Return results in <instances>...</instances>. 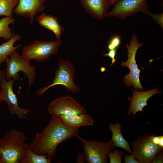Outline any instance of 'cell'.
Returning <instances> with one entry per match:
<instances>
[{"mask_svg":"<svg viewBox=\"0 0 163 163\" xmlns=\"http://www.w3.org/2000/svg\"><path fill=\"white\" fill-rule=\"evenodd\" d=\"M78 129L69 127L58 117H52L42 132L37 133L30 146L33 152L39 155H46L51 162L55 157L57 146L61 143L76 136Z\"/></svg>","mask_w":163,"mask_h":163,"instance_id":"1","label":"cell"},{"mask_svg":"<svg viewBox=\"0 0 163 163\" xmlns=\"http://www.w3.org/2000/svg\"><path fill=\"white\" fill-rule=\"evenodd\" d=\"M23 131L12 130L0 137V163H20L28 144Z\"/></svg>","mask_w":163,"mask_h":163,"instance_id":"2","label":"cell"},{"mask_svg":"<svg viewBox=\"0 0 163 163\" xmlns=\"http://www.w3.org/2000/svg\"><path fill=\"white\" fill-rule=\"evenodd\" d=\"M31 60L20 55L15 50L5 60L6 67L5 70V78L6 80H12L14 82L18 81L20 78L18 73H24L27 77L28 87H30L35 80L36 68L30 64Z\"/></svg>","mask_w":163,"mask_h":163,"instance_id":"3","label":"cell"},{"mask_svg":"<svg viewBox=\"0 0 163 163\" xmlns=\"http://www.w3.org/2000/svg\"><path fill=\"white\" fill-rule=\"evenodd\" d=\"M59 67L55 72V77L52 83L46 87L37 89L36 94L38 96L43 94L50 88L54 86L61 85L65 86L67 90L74 94L80 92L79 89L75 83V66L69 60L59 59Z\"/></svg>","mask_w":163,"mask_h":163,"instance_id":"4","label":"cell"},{"mask_svg":"<svg viewBox=\"0 0 163 163\" xmlns=\"http://www.w3.org/2000/svg\"><path fill=\"white\" fill-rule=\"evenodd\" d=\"M138 42L137 37L133 34L129 41V45L128 43L125 45L128 50L127 60L125 62H122L121 64L123 66L127 67L130 70L129 73L125 76L123 79L125 85L128 87L133 85L136 90L139 89L143 90L139 80L140 70L138 68L136 60L137 50L143 45L142 42L139 43Z\"/></svg>","mask_w":163,"mask_h":163,"instance_id":"5","label":"cell"},{"mask_svg":"<svg viewBox=\"0 0 163 163\" xmlns=\"http://www.w3.org/2000/svg\"><path fill=\"white\" fill-rule=\"evenodd\" d=\"M76 137L83 144L85 161L88 163H107L108 153L116 147L111 139L105 142Z\"/></svg>","mask_w":163,"mask_h":163,"instance_id":"6","label":"cell"},{"mask_svg":"<svg viewBox=\"0 0 163 163\" xmlns=\"http://www.w3.org/2000/svg\"><path fill=\"white\" fill-rule=\"evenodd\" d=\"M61 43V40L51 41L36 40L30 45L24 46L21 55L31 60L44 62L51 56L58 53Z\"/></svg>","mask_w":163,"mask_h":163,"instance_id":"7","label":"cell"},{"mask_svg":"<svg viewBox=\"0 0 163 163\" xmlns=\"http://www.w3.org/2000/svg\"><path fill=\"white\" fill-rule=\"evenodd\" d=\"M133 146L131 155L139 163H150L162 151L163 148L152 142L149 135H144L131 142Z\"/></svg>","mask_w":163,"mask_h":163,"instance_id":"8","label":"cell"},{"mask_svg":"<svg viewBox=\"0 0 163 163\" xmlns=\"http://www.w3.org/2000/svg\"><path fill=\"white\" fill-rule=\"evenodd\" d=\"M47 110L52 117L61 115H73L86 113V110L71 96H62L53 100Z\"/></svg>","mask_w":163,"mask_h":163,"instance_id":"9","label":"cell"},{"mask_svg":"<svg viewBox=\"0 0 163 163\" xmlns=\"http://www.w3.org/2000/svg\"><path fill=\"white\" fill-rule=\"evenodd\" d=\"M148 0H118L112 9L107 14L106 17L115 16L124 19L139 12L148 14L150 12L146 3Z\"/></svg>","mask_w":163,"mask_h":163,"instance_id":"10","label":"cell"},{"mask_svg":"<svg viewBox=\"0 0 163 163\" xmlns=\"http://www.w3.org/2000/svg\"><path fill=\"white\" fill-rule=\"evenodd\" d=\"M14 82L11 79L6 80L4 70L0 83V87L2 88L1 97L2 101L7 104L11 114L13 115L16 114L20 120H22L25 118L31 110L19 106L17 98L13 90Z\"/></svg>","mask_w":163,"mask_h":163,"instance_id":"11","label":"cell"},{"mask_svg":"<svg viewBox=\"0 0 163 163\" xmlns=\"http://www.w3.org/2000/svg\"><path fill=\"white\" fill-rule=\"evenodd\" d=\"M46 0H19L17 6L13 10L15 14L28 19L32 24L38 12L43 11Z\"/></svg>","mask_w":163,"mask_h":163,"instance_id":"12","label":"cell"},{"mask_svg":"<svg viewBox=\"0 0 163 163\" xmlns=\"http://www.w3.org/2000/svg\"><path fill=\"white\" fill-rule=\"evenodd\" d=\"M131 91L133 93L132 97H127L130 102V104L127 114L129 116L132 114L133 117L138 112L142 111L143 108L148 105L147 101L149 98L155 94L161 92L158 91L157 88L147 91H136L132 89Z\"/></svg>","mask_w":163,"mask_h":163,"instance_id":"13","label":"cell"},{"mask_svg":"<svg viewBox=\"0 0 163 163\" xmlns=\"http://www.w3.org/2000/svg\"><path fill=\"white\" fill-rule=\"evenodd\" d=\"M86 12L96 19H104L111 5L110 0H80Z\"/></svg>","mask_w":163,"mask_h":163,"instance_id":"14","label":"cell"},{"mask_svg":"<svg viewBox=\"0 0 163 163\" xmlns=\"http://www.w3.org/2000/svg\"><path fill=\"white\" fill-rule=\"evenodd\" d=\"M58 118L66 126L72 128L92 126L94 122L91 116L86 113L73 115H61Z\"/></svg>","mask_w":163,"mask_h":163,"instance_id":"15","label":"cell"},{"mask_svg":"<svg viewBox=\"0 0 163 163\" xmlns=\"http://www.w3.org/2000/svg\"><path fill=\"white\" fill-rule=\"evenodd\" d=\"M36 20L41 26L52 31L56 36V40H60L65 29L59 24L56 17L43 13L36 17Z\"/></svg>","mask_w":163,"mask_h":163,"instance_id":"16","label":"cell"},{"mask_svg":"<svg viewBox=\"0 0 163 163\" xmlns=\"http://www.w3.org/2000/svg\"><path fill=\"white\" fill-rule=\"evenodd\" d=\"M109 129L112 133L111 140L116 147L121 148L131 153L129 143L124 139L121 133V125L118 123H111L109 125Z\"/></svg>","mask_w":163,"mask_h":163,"instance_id":"17","label":"cell"},{"mask_svg":"<svg viewBox=\"0 0 163 163\" xmlns=\"http://www.w3.org/2000/svg\"><path fill=\"white\" fill-rule=\"evenodd\" d=\"M21 39V36L13 32V37L6 42L0 45V67L5 61L7 58L10 56L17 48L20 47L22 44L14 46L15 42Z\"/></svg>","mask_w":163,"mask_h":163,"instance_id":"18","label":"cell"},{"mask_svg":"<svg viewBox=\"0 0 163 163\" xmlns=\"http://www.w3.org/2000/svg\"><path fill=\"white\" fill-rule=\"evenodd\" d=\"M46 155H39L32 151L28 143L20 163H50Z\"/></svg>","mask_w":163,"mask_h":163,"instance_id":"19","label":"cell"},{"mask_svg":"<svg viewBox=\"0 0 163 163\" xmlns=\"http://www.w3.org/2000/svg\"><path fill=\"white\" fill-rule=\"evenodd\" d=\"M15 21L13 17H6L0 19V38H3L7 41L13 37V32L9 25L14 24Z\"/></svg>","mask_w":163,"mask_h":163,"instance_id":"20","label":"cell"},{"mask_svg":"<svg viewBox=\"0 0 163 163\" xmlns=\"http://www.w3.org/2000/svg\"><path fill=\"white\" fill-rule=\"evenodd\" d=\"M19 0H0V16L12 17L14 8L18 5Z\"/></svg>","mask_w":163,"mask_h":163,"instance_id":"21","label":"cell"},{"mask_svg":"<svg viewBox=\"0 0 163 163\" xmlns=\"http://www.w3.org/2000/svg\"><path fill=\"white\" fill-rule=\"evenodd\" d=\"M124 155L123 152L121 151L115 149L113 152L110 151L108 156L110 163H121V159Z\"/></svg>","mask_w":163,"mask_h":163,"instance_id":"22","label":"cell"},{"mask_svg":"<svg viewBox=\"0 0 163 163\" xmlns=\"http://www.w3.org/2000/svg\"><path fill=\"white\" fill-rule=\"evenodd\" d=\"M121 42V38L119 35L113 36L110 40L107 45L108 50L114 49H117L120 46Z\"/></svg>","mask_w":163,"mask_h":163,"instance_id":"23","label":"cell"},{"mask_svg":"<svg viewBox=\"0 0 163 163\" xmlns=\"http://www.w3.org/2000/svg\"><path fill=\"white\" fill-rule=\"evenodd\" d=\"M150 141L157 145L163 148V136H156L152 134L149 135Z\"/></svg>","mask_w":163,"mask_h":163,"instance_id":"24","label":"cell"},{"mask_svg":"<svg viewBox=\"0 0 163 163\" xmlns=\"http://www.w3.org/2000/svg\"><path fill=\"white\" fill-rule=\"evenodd\" d=\"M148 14L158 25L163 29V14H158L149 12Z\"/></svg>","mask_w":163,"mask_h":163,"instance_id":"25","label":"cell"},{"mask_svg":"<svg viewBox=\"0 0 163 163\" xmlns=\"http://www.w3.org/2000/svg\"><path fill=\"white\" fill-rule=\"evenodd\" d=\"M117 50V49H116L108 50V51L107 53L104 54V56H108L111 59V66L113 65L116 60L115 57L116 55Z\"/></svg>","mask_w":163,"mask_h":163,"instance_id":"26","label":"cell"},{"mask_svg":"<svg viewBox=\"0 0 163 163\" xmlns=\"http://www.w3.org/2000/svg\"><path fill=\"white\" fill-rule=\"evenodd\" d=\"M124 161L125 163H139L132 155H125Z\"/></svg>","mask_w":163,"mask_h":163,"instance_id":"27","label":"cell"},{"mask_svg":"<svg viewBox=\"0 0 163 163\" xmlns=\"http://www.w3.org/2000/svg\"><path fill=\"white\" fill-rule=\"evenodd\" d=\"M152 162L153 163H161L163 162L162 151L155 157Z\"/></svg>","mask_w":163,"mask_h":163,"instance_id":"28","label":"cell"},{"mask_svg":"<svg viewBox=\"0 0 163 163\" xmlns=\"http://www.w3.org/2000/svg\"><path fill=\"white\" fill-rule=\"evenodd\" d=\"M76 161L77 163H84L85 161L83 154L79 153L78 154Z\"/></svg>","mask_w":163,"mask_h":163,"instance_id":"29","label":"cell"},{"mask_svg":"<svg viewBox=\"0 0 163 163\" xmlns=\"http://www.w3.org/2000/svg\"><path fill=\"white\" fill-rule=\"evenodd\" d=\"M4 70L3 71L0 70V83L1 81V80L2 79L3 76V74L4 72ZM2 99L1 97V91H0V104L2 103Z\"/></svg>","mask_w":163,"mask_h":163,"instance_id":"30","label":"cell"},{"mask_svg":"<svg viewBox=\"0 0 163 163\" xmlns=\"http://www.w3.org/2000/svg\"><path fill=\"white\" fill-rule=\"evenodd\" d=\"M118 0H110L111 5H113Z\"/></svg>","mask_w":163,"mask_h":163,"instance_id":"31","label":"cell"},{"mask_svg":"<svg viewBox=\"0 0 163 163\" xmlns=\"http://www.w3.org/2000/svg\"></svg>","mask_w":163,"mask_h":163,"instance_id":"32","label":"cell"}]
</instances>
